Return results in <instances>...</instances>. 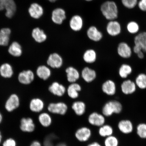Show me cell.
Segmentation results:
<instances>
[{
	"instance_id": "obj_1",
	"label": "cell",
	"mask_w": 146,
	"mask_h": 146,
	"mask_svg": "<svg viewBox=\"0 0 146 146\" xmlns=\"http://www.w3.org/2000/svg\"><path fill=\"white\" fill-rule=\"evenodd\" d=\"M123 110V105L120 102L116 100H111L107 102L103 106L102 113L106 117H109L114 114L121 113Z\"/></svg>"
},
{
	"instance_id": "obj_2",
	"label": "cell",
	"mask_w": 146,
	"mask_h": 146,
	"mask_svg": "<svg viewBox=\"0 0 146 146\" xmlns=\"http://www.w3.org/2000/svg\"><path fill=\"white\" fill-rule=\"evenodd\" d=\"M100 10L106 19L110 21H113L118 17V7L114 1L105 2L101 5Z\"/></svg>"
},
{
	"instance_id": "obj_3",
	"label": "cell",
	"mask_w": 146,
	"mask_h": 146,
	"mask_svg": "<svg viewBox=\"0 0 146 146\" xmlns=\"http://www.w3.org/2000/svg\"><path fill=\"white\" fill-rule=\"evenodd\" d=\"M92 136V132L90 127L83 126L78 127L74 133L75 138L80 143L89 141Z\"/></svg>"
},
{
	"instance_id": "obj_4",
	"label": "cell",
	"mask_w": 146,
	"mask_h": 146,
	"mask_svg": "<svg viewBox=\"0 0 146 146\" xmlns=\"http://www.w3.org/2000/svg\"><path fill=\"white\" fill-rule=\"evenodd\" d=\"M48 112L51 114L64 116L68 110V107L66 104L64 102L50 103L47 107Z\"/></svg>"
},
{
	"instance_id": "obj_5",
	"label": "cell",
	"mask_w": 146,
	"mask_h": 146,
	"mask_svg": "<svg viewBox=\"0 0 146 146\" xmlns=\"http://www.w3.org/2000/svg\"><path fill=\"white\" fill-rule=\"evenodd\" d=\"M19 128L22 132L31 133L35 131L36 125L32 118L30 117H24L20 120Z\"/></svg>"
},
{
	"instance_id": "obj_6",
	"label": "cell",
	"mask_w": 146,
	"mask_h": 146,
	"mask_svg": "<svg viewBox=\"0 0 146 146\" xmlns=\"http://www.w3.org/2000/svg\"><path fill=\"white\" fill-rule=\"evenodd\" d=\"M106 118L102 113L93 112L89 115L87 120L88 123L92 126L99 127L106 123Z\"/></svg>"
},
{
	"instance_id": "obj_7",
	"label": "cell",
	"mask_w": 146,
	"mask_h": 146,
	"mask_svg": "<svg viewBox=\"0 0 146 146\" xmlns=\"http://www.w3.org/2000/svg\"><path fill=\"white\" fill-rule=\"evenodd\" d=\"M118 130L124 135L131 134L134 130V124L132 121L128 119H122L118 122L117 125Z\"/></svg>"
},
{
	"instance_id": "obj_8",
	"label": "cell",
	"mask_w": 146,
	"mask_h": 146,
	"mask_svg": "<svg viewBox=\"0 0 146 146\" xmlns=\"http://www.w3.org/2000/svg\"><path fill=\"white\" fill-rule=\"evenodd\" d=\"M20 100L17 95L13 94L9 97L5 102V108L7 112L11 113L19 107Z\"/></svg>"
},
{
	"instance_id": "obj_9",
	"label": "cell",
	"mask_w": 146,
	"mask_h": 146,
	"mask_svg": "<svg viewBox=\"0 0 146 146\" xmlns=\"http://www.w3.org/2000/svg\"><path fill=\"white\" fill-rule=\"evenodd\" d=\"M35 78L34 73L32 70H23L18 76V80L20 83L24 85H29L32 83Z\"/></svg>"
},
{
	"instance_id": "obj_10",
	"label": "cell",
	"mask_w": 146,
	"mask_h": 146,
	"mask_svg": "<svg viewBox=\"0 0 146 146\" xmlns=\"http://www.w3.org/2000/svg\"><path fill=\"white\" fill-rule=\"evenodd\" d=\"M51 114L47 112H42L38 116V121L42 127L47 128L51 126L53 123V118Z\"/></svg>"
},
{
	"instance_id": "obj_11",
	"label": "cell",
	"mask_w": 146,
	"mask_h": 146,
	"mask_svg": "<svg viewBox=\"0 0 146 146\" xmlns=\"http://www.w3.org/2000/svg\"><path fill=\"white\" fill-rule=\"evenodd\" d=\"M45 104L43 100L40 98H33L29 104V108L32 112L35 113H40L44 109Z\"/></svg>"
},
{
	"instance_id": "obj_12",
	"label": "cell",
	"mask_w": 146,
	"mask_h": 146,
	"mask_svg": "<svg viewBox=\"0 0 146 146\" xmlns=\"http://www.w3.org/2000/svg\"><path fill=\"white\" fill-rule=\"evenodd\" d=\"M47 63V65L53 68H59L62 65L63 60L59 54L54 53L49 56Z\"/></svg>"
},
{
	"instance_id": "obj_13",
	"label": "cell",
	"mask_w": 146,
	"mask_h": 146,
	"mask_svg": "<svg viewBox=\"0 0 146 146\" xmlns=\"http://www.w3.org/2000/svg\"><path fill=\"white\" fill-rule=\"evenodd\" d=\"M117 52L119 56L124 59H128L131 57L132 51L129 46L125 42H121L118 44Z\"/></svg>"
},
{
	"instance_id": "obj_14",
	"label": "cell",
	"mask_w": 146,
	"mask_h": 146,
	"mask_svg": "<svg viewBox=\"0 0 146 146\" xmlns=\"http://www.w3.org/2000/svg\"><path fill=\"white\" fill-rule=\"evenodd\" d=\"M66 18L65 11L61 8L54 9L52 13V19L53 22L57 25H61Z\"/></svg>"
},
{
	"instance_id": "obj_15",
	"label": "cell",
	"mask_w": 146,
	"mask_h": 146,
	"mask_svg": "<svg viewBox=\"0 0 146 146\" xmlns=\"http://www.w3.org/2000/svg\"><path fill=\"white\" fill-rule=\"evenodd\" d=\"M106 29L108 33L112 36H117L121 32L120 24L115 20L110 21L107 25Z\"/></svg>"
},
{
	"instance_id": "obj_16",
	"label": "cell",
	"mask_w": 146,
	"mask_h": 146,
	"mask_svg": "<svg viewBox=\"0 0 146 146\" xmlns=\"http://www.w3.org/2000/svg\"><path fill=\"white\" fill-rule=\"evenodd\" d=\"M136 87L135 82L130 80H125L121 83V85L122 92L125 95L133 94L135 92Z\"/></svg>"
},
{
	"instance_id": "obj_17",
	"label": "cell",
	"mask_w": 146,
	"mask_h": 146,
	"mask_svg": "<svg viewBox=\"0 0 146 146\" xmlns=\"http://www.w3.org/2000/svg\"><path fill=\"white\" fill-rule=\"evenodd\" d=\"M102 90L107 95L114 96L116 94V84L112 80H108L102 85Z\"/></svg>"
},
{
	"instance_id": "obj_18",
	"label": "cell",
	"mask_w": 146,
	"mask_h": 146,
	"mask_svg": "<svg viewBox=\"0 0 146 146\" xmlns=\"http://www.w3.org/2000/svg\"><path fill=\"white\" fill-rule=\"evenodd\" d=\"M29 12L31 17L34 19H38L40 18L44 13L43 9L37 3H33L29 9Z\"/></svg>"
},
{
	"instance_id": "obj_19",
	"label": "cell",
	"mask_w": 146,
	"mask_h": 146,
	"mask_svg": "<svg viewBox=\"0 0 146 146\" xmlns=\"http://www.w3.org/2000/svg\"><path fill=\"white\" fill-rule=\"evenodd\" d=\"M72 109L76 116L81 117L83 116L86 112V106L84 102L77 101L72 103Z\"/></svg>"
},
{
	"instance_id": "obj_20",
	"label": "cell",
	"mask_w": 146,
	"mask_h": 146,
	"mask_svg": "<svg viewBox=\"0 0 146 146\" xmlns=\"http://www.w3.org/2000/svg\"><path fill=\"white\" fill-rule=\"evenodd\" d=\"M83 19L78 15L73 16L69 21V25L71 29L75 32L79 31L83 27Z\"/></svg>"
},
{
	"instance_id": "obj_21",
	"label": "cell",
	"mask_w": 146,
	"mask_h": 146,
	"mask_svg": "<svg viewBox=\"0 0 146 146\" xmlns=\"http://www.w3.org/2000/svg\"><path fill=\"white\" fill-rule=\"evenodd\" d=\"M49 91L55 96L61 97L66 92L65 88L57 82H54L49 87Z\"/></svg>"
},
{
	"instance_id": "obj_22",
	"label": "cell",
	"mask_w": 146,
	"mask_h": 146,
	"mask_svg": "<svg viewBox=\"0 0 146 146\" xmlns=\"http://www.w3.org/2000/svg\"><path fill=\"white\" fill-rule=\"evenodd\" d=\"M134 44L141 49L144 52H146V32L140 33L135 37Z\"/></svg>"
},
{
	"instance_id": "obj_23",
	"label": "cell",
	"mask_w": 146,
	"mask_h": 146,
	"mask_svg": "<svg viewBox=\"0 0 146 146\" xmlns=\"http://www.w3.org/2000/svg\"><path fill=\"white\" fill-rule=\"evenodd\" d=\"M87 35L89 39L95 42L100 41L103 38L102 32L95 26L89 27L87 31Z\"/></svg>"
},
{
	"instance_id": "obj_24",
	"label": "cell",
	"mask_w": 146,
	"mask_h": 146,
	"mask_svg": "<svg viewBox=\"0 0 146 146\" xmlns=\"http://www.w3.org/2000/svg\"><path fill=\"white\" fill-rule=\"evenodd\" d=\"M98 133L100 137L105 138L114 135V129L112 126L109 124L105 123L98 127Z\"/></svg>"
},
{
	"instance_id": "obj_25",
	"label": "cell",
	"mask_w": 146,
	"mask_h": 146,
	"mask_svg": "<svg viewBox=\"0 0 146 146\" xmlns=\"http://www.w3.org/2000/svg\"><path fill=\"white\" fill-rule=\"evenodd\" d=\"M82 76L84 80L87 83H90L96 79V74L93 69L85 67L82 72Z\"/></svg>"
},
{
	"instance_id": "obj_26",
	"label": "cell",
	"mask_w": 146,
	"mask_h": 146,
	"mask_svg": "<svg viewBox=\"0 0 146 146\" xmlns=\"http://www.w3.org/2000/svg\"><path fill=\"white\" fill-rule=\"evenodd\" d=\"M67 79L71 83H76L79 79L80 74L77 69L72 67H69L66 69Z\"/></svg>"
},
{
	"instance_id": "obj_27",
	"label": "cell",
	"mask_w": 146,
	"mask_h": 146,
	"mask_svg": "<svg viewBox=\"0 0 146 146\" xmlns=\"http://www.w3.org/2000/svg\"><path fill=\"white\" fill-rule=\"evenodd\" d=\"M81 90V87L79 84L76 83H72L69 86L67 89V94L71 98L76 99L79 96L78 92Z\"/></svg>"
},
{
	"instance_id": "obj_28",
	"label": "cell",
	"mask_w": 146,
	"mask_h": 146,
	"mask_svg": "<svg viewBox=\"0 0 146 146\" xmlns=\"http://www.w3.org/2000/svg\"><path fill=\"white\" fill-rule=\"evenodd\" d=\"M13 74V69L10 64L5 63L0 66V74L2 77L10 78L12 77Z\"/></svg>"
},
{
	"instance_id": "obj_29",
	"label": "cell",
	"mask_w": 146,
	"mask_h": 146,
	"mask_svg": "<svg viewBox=\"0 0 146 146\" xmlns=\"http://www.w3.org/2000/svg\"><path fill=\"white\" fill-rule=\"evenodd\" d=\"M32 36L35 40L39 43L44 42L47 38L46 35L44 31L38 27H36L33 30Z\"/></svg>"
},
{
	"instance_id": "obj_30",
	"label": "cell",
	"mask_w": 146,
	"mask_h": 146,
	"mask_svg": "<svg viewBox=\"0 0 146 146\" xmlns=\"http://www.w3.org/2000/svg\"><path fill=\"white\" fill-rule=\"evenodd\" d=\"M8 52L14 57H19L23 54L22 48L19 43L17 42H14L9 46Z\"/></svg>"
},
{
	"instance_id": "obj_31",
	"label": "cell",
	"mask_w": 146,
	"mask_h": 146,
	"mask_svg": "<svg viewBox=\"0 0 146 146\" xmlns=\"http://www.w3.org/2000/svg\"><path fill=\"white\" fill-rule=\"evenodd\" d=\"M36 74L41 79L46 80L50 76L51 72L48 67L45 65H41L36 69Z\"/></svg>"
},
{
	"instance_id": "obj_32",
	"label": "cell",
	"mask_w": 146,
	"mask_h": 146,
	"mask_svg": "<svg viewBox=\"0 0 146 146\" xmlns=\"http://www.w3.org/2000/svg\"><path fill=\"white\" fill-rule=\"evenodd\" d=\"M11 30L8 28H3L0 30V46H6L10 40Z\"/></svg>"
},
{
	"instance_id": "obj_33",
	"label": "cell",
	"mask_w": 146,
	"mask_h": 146,
	"mask_svg": "<svg viewBox=\"0 0 146 146\" xmlns=\"http://www.w3.org/2000/svg\"><path fill=\"white\" fill-rule=\"evenodd\" d=\"M5 15L9 18H12L16 12V6L14 0H7L5 7Z\"/></svg>"
},
{
	"instance_id": "obj_34",
	"label": "cell",
	"mask_w": 146,
	"mask_h": 146,
	"mask_svg": "<svg viewBox=\"0 0 146 146\" xmlns=\"http://www.w3.org/2000/svg\"><path fill=\"white\" fill-rule=\"evenodd\" d=\"M132 67L130 65L127 64H123L120 67L118 74L121 78H126L132 74Z\"/></svg>"
},
{
	"instance_id": "obj_35",
	"label": "cell",
	"mask_w": 146,
	"mask_h": 146,
	"mask_svg": "<svg viewBox=\"0 0 146 146\" xmlns=\"http://www.w3.org/2000/svg\"><path fill=\"white\" fill-rule=\"evenodd\" d=\"M97 55L96 51L92 49L87 50L84 53L83 58L86 62L91 64L96 61Z\"/></svg>"
},
{
	"instance_id": "obj_36",
	"label": "cell",
	"mask_w": 146,
	"mask_h": 146,
	"mask_svg": "<svg viewBox=\"0 0 146 146\" xmlns=\"http://www.w3.org/2000/svg\"><path fill=\"white\" fill-rule=\"evenodd\" d=\"M137 87L141 89H146V74L141 73L137 76L135 81Z\"/></svg>"
},
{
	"instance_id": "obj_37",
	"label": "cell",
	"mask_w": 146,
	"mask_h": 146,
	"mask_svg": "<svg viewBox=\"0 0 146 146\" xmlns=\"http://www.w3.org/2000/svg\"><path fill=\"white\" fill-rule=\"evenodd\" d=\"M136 130L139 137L142 139H146V123H138L136 127Z\"/></svg>"
},
{
	"instance_id": "obj_38",
	"label": "cell",
	"mask_w": 146,
	"mask_h": 146,
	"mask_svg": "<svg viewBox=\"0 0 146 146\" xmlns=\"http://www.w3.org/2000/svg\"><path fill=\"white\" fill-rule=\"evenodd\" d=\"M119 141L117 137L113 135L104 138V146H119Z\"/></svg>"
},
{
	"instance_id": "obj_39",
	"label": "cell",
	"mask_w": 146,
	"mask_h": 146,
	"mask_svg": "<svg viewBox=\"0 0 146 146\" xmlns=\"http://www.w3.org/2000/svg\"><path fill=\"white\" fill-rule=\"evenodd\" d=\"M128 31L131 34L137 33L139 31V27L138 24L135 21H131L127 25Z\"/></svg>"
},
{
	"instance_id": "obj_40",
	"label": "cell",
	"mask_w": 146,
	"mask_h": 146,
	"mask_svg": "<svg viewBox=\"0 0 146 146\" xmlns=\"http://www.w3.org/2000/svg\"><path fill=\"white\" fill-rule=\"evenodd\" d=\"M121 2L124 6L129 9L134 8L138 3V0H121Z\"/></svg>"
},
{
	"instance_id": "obj_41",
	"label": "cell",
	"mask_w": 146,
	"mask_h": 146,
	"mask_svg": "<svg viewBox=\"0 0 146 146\" xmlns=\"http://www.w3.org/2000/svg\"><path fill=\"white\" fill-rule=\"evenodd\" d=\"M2 146H17L16 140L13 138L9 137L3 141L1 144Z\"/></svg>"
},
{
	"instance_id": "obj_42",
	"label": "cell",
	"mask_w": 146,
	"mask_h": 146,
	"mask_svg": "<svg viewBox=\"0 0 146 146\" xmlns=\"http://www.w3.org/2000/svg\"><path fill=\"white\" fill-rule=\"evenodd\" d=\"M139 8L143 11H146V0H140L138 3Z\"/></svg>"
},
{
	"instance_id": "obj_43",
	"label": "cell",
	"mask_w": 146,
	"mask_h": 146,
	"mask_svg": "<svg viewBox=\"0 0 146 146\" xmlns=\"http://www.w3.org/2000/svg\"><path fill=\"white\" fill-rule=\"evenodd\" d=\"M7 0H0V11L5 9Z\"/></svg>"
},
{
	"instance_id": "obj_44",
	"label": "cell",
	"mask_w": 146,
	"mask_h": 146,
	"mask_svg": "<svg viewBox=\"0 0 146 146\" xmlns=\"http://www.w3.org/2000/svg\"><path fill=\"white\" fill-rule=\"evenodd\" d=\"M29 146H42L41 142L38 140H34L31 142Z\"/></svg>"
},
{
	"instance_id": "obj_45",
	"label": "cell",
	"mask_w": 146,
	"mask_h": 146,
	"mask_svg": "<svg viewBox=\"0 0 146 146\" xmlns=\"http://www.w3.org/2000/svg\"><path fill=\"white\" fill-rule=\"evenodd\" d=\"M86 146H103L99 142L94 141L90 142L87 144Z\"/></svg>"
},
{
	"instance_id": "obj_46",
	"label": "cell",
	"mask_w": 146,
	"mask_h": 146,
	"mask_svg": "<svg viewBox=\"0 0 146 146\" xmlns=\"http://www.w3.org/2000/svg\"><path fill=\"white\" fill-rule=\"evenodd\" d=\"M137 54V55L138 57L140 59H143L144 57V52L143 51H141V52H139Z\"/></svg>"
},
{
	"instance_id": "obj_47",
	"label": "cell",
	"mask_w": 146,
	"mask_h": 146,
	"mask_svg": "<svg viewBox=\"0 0 146 146\" xmlns=\"http://www.w3.org/2000/svg\"><path fill=\"white\" fill-rule=\"evenodd\" d=\"M3 120V116L2 113L0 111V125L2 123Z\"/></svg>"
},
{
	"instance_id": "obj_48",
	"label": "cell",
	"mask_w": 146,
	"mask_h": 146,
	"mask_svg": "<svg viewBox=\"0 0 146 146\" xmlns=\"http://www.w3.org/2000/svg\"><path fill=\"white\" fill-rule=\"evenodd\" d=\"M3 141V135L1 131L0 130V145L2 143Z\"/></svg>"
},
{
	"instance_id": "obj_49",
	"label": "cell",
	"mask_w": 146,
	"mask_h": 146,
	"mask_svg": "<svg viewBox=\"0 0 146 146\" xmlns=\"http://www.w3.org/2000/svg\"><path fill=\"white\" fill-rule=\"evenodd\" d=\"M48 1L51 3H54L55 2L58 1V0H48Z\"/></svg>"
},
{
	"instance_id": "obj_50",
	"label": "cell",
	"mask_w": 146,
	"mask_h": 146,
	"mask_svg": "<svg viewBox=\"0 0 146 146\" xmlns=\"http://www.w3.org/2000/svg\"><path fill=\"white\" fill-rule=\"evenodd\" d=\"M85 1H93V0H85Z\"/></svg>"
}]
</instances>
